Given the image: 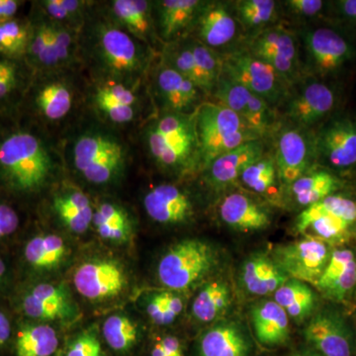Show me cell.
I'll use <instances>...</instances> for the list:
<instances>
[{
  "label": "cell",
  "mask_w": 356,
  "mask_h": 356,
  "mask_svg": "<svg viewBox=\"0 0 356 356\" xmlns=\"http://www.w3.org/2000/svg\"><path fill=\"white\" fill-rule=\"evenodd\" d=\"M146 143L154 163L173 173L199 168L196 110L192 113L166 112L147 128Z\"/></svg>",
  "instance_id": "1"
},
{
  "label": "cell",
  "mask_w": 356,
  "mask_h": 356,
  "mask_svg": "<svg viewBox=\"0 0 356 356\" xmlns=\"http://www.w3.org/2000/svg\"><path fill=\"white\" fill-rule=\"evenodd\" d=\"M54 161L42 140L30 133L17 132L0 144V177L20 193H35L48 184Z\"/></svg>",
  "instance_id": "2"
},
{
  "label": "cell",
  "mask_w": 356,
  "mask_h": 356,
  "mask_svg": "<svg viewBox=\"0 0 356 356\" xmlns=\"http://www.w3.org/2000/svg\"><path fill=\"white\" fill-rule=\"evenodd\" d=\"M196 128L199 168L204 170L222 154L250 140L261 139L238 114L220 102L199 105Z\"/></svg>",
  "instance_id": "3"
},
{
  "label": "cell",
  "mask_w": 356,
  "mask_h": 356,
  "mask_svg": "<svg viewBox=\"0 0 356 356\" xmlns=\"http://www.w3.org/2000/svg\"><path fill=\"white\" fill-rule=\"evenodd\" d=\"M132 282V274L125 262L108 252L88 255L72 273L76 291L95 306L111 305L125 298Z\"/></svg>",
  "instance_id": "4"
},
{
  "label": "cell",
  "mask_w": 356,
  "mask_h": 356,
  "mask_svg": "<svg viewBox=\"0 0 356 356\" xmlns=\"http://www.w3.org/2000/svg\"><path fill=\"white\" fill-rule=\"evenodd\" d=\"M216 264V254L209 243L187 238L175 243L161 255L156 276L166 289L186 291L202 282Z\"/></svg>",
  "instance_id": "5"
},
{
  "label": "cell",
  "mask_w": 356,
  "mask_h": 356,
  "mask_svg": "<svg viewBox=\"0 0 356 356\" xmlns=\"http://www.w3.org/2000/svg\"><path fill=\"white\" fill-rule=\"evenodd\" d=\"M74 165L89 184H113L125 170V147L108 134H84L74 144Z\"/></svg>",
  "instance_id": "6"
},
{
  "label": "cell",
  "mask_w": 356,
  "mask_h": 356,
  "mask_svg": "<svg viewBox=\"0 0 356 356\" xmlns=\"http://www.w3.org/2000/svg\"><path fill=\"white\" fill-rule=\"evenodd\" d=\"M222 74L266 100L271 107L284 102L289 84L261 58L250 51H236L222 56Z\"/></svg>",
  "instance_id": "7"
},
{
  "label": "cell",
  "mask_w": 356,
  "mask_h": 356,
  "mask_svg": "<svg viewBox=\"0 0 356 356\" xmlns=\"http://www.w3.org/2000/svg\"><path fill=\"white\" fill-rule=\"evenodd\" d=\"M95 53L98 63L110 76L132 79L147 64V53L137 39L114 23L96 26Z\"/></svg>",
  "instance_id": "8"
},
{
  "label": "cell",
  "mask_w": 356,
  "mask_h": 356,
  "mask_svg": "<svg viewBox=\"0 0 356 356\" xmlns=\"http://www.w3.org/2000/svg\"><path fill=\"white\" fill-rule=\"evenodd\" d=\"M19 309L28 321L44 324H70L79 316L69 287L58 282L37 283L26 289Z\"/></svg>",
  "instance_id": "9"
},
{
  "label": "cell",
  "mask_w": 356,
  "mask_h": 356,
  "mask_svg": "<svg viewBox=\"0 0 356 356\" xmlns=\"http://www.w3.org/2000/svg\"><path fill=\"white\" fill-rule=\"evenodd\" d=\"M248 51L270 65L289 86L301 76L298 39L286 28H264L250 40Z\"/></svg>",
  "instance_id": "10"
},
{
  "label": "cell",
  "mask_w": 356,
  "mask_h": 356,
  "mask_svg": "<svg viewBox=\"0 0 356 356\" xmlns=\"http://www.w3.org/2000/svg\"><path fill=\"white\" fill-rule=\"evenodd\" d=\"M331 254L327 243L308 236L298 242L276 248L273 261L288 277L316 285Z\"/></svg>",
  "instance_id": "11"
},
{
  "label": "cell",
  "mask_w": 356,
  "mask_h": 356,
  "mask_svg": "<svg viewBox=\"0 0 356 356\" xmlns=\"http://www.w3.org/2000/svg\"><path fill=\"white\" fill-rule=\"evenodd\" d=\"M307 69L327 76L341 70L353 60L355 49L343 35L327 27H317L302 33Z\"/></svg>",
  "instance_id": "12"
},
{
  "label": "cell",
  "mask_w": 356,
  "mask_h": 356,
  "mask_svg": "<svg viewBox=\"0 0 356 356\" xmlns=\"http://www.w3.org/2000/svg\"><path fill=\"white\" fill-rule=\"evenodd\" d=\"M214 95L218 102L238 114L261 139L273 130L275 115L273 107L241 84L221 74Z\"/></svg>",
  "instance_id": "13"
},
{
  "label": "cell",
  "mask_w": 356,
  "mask_h": 356,
  "mask_svg": "<svg viewBox=\"0 0 356 356\" xmlns=\"http://www.w3.org/2000/svg\"><path fill=\"white\" fill-rule=\"evenodd\" d=\"M315 139L316 159L337 170L356 166V119L337 117L320 129Z\"/></svg>",
  "instance_id": "14"
},
{
  "label": "cell",
  "mask_w": 356,
  "mask_h": 356,
  "mask_svg": "<svg viewBox=\"0 0 356 356\" xmlns=\"http://www.w3.org/2000/svg\"><path fill=\"white\" fill-rule=\"evenodd\" d=\"M307 346L322 356H355V339L350 325L337 312H318L303 331Z\"/></svg>",
  "instance_id": "15"
},
{
  "label": "cell",
  "mask_w": 356,
  "mask_h": 356,
  "mask_svg": "<svg viewBox=\"0 0 356 356\" xmlns=\"http://www.w3.org/2000/svg\"><path fill=\"white\" fill-rule=\"evenodd\" d=\"M274 159L281 184L291 186L308 173L315 161V139L306 129L296 126L283 129L278 136Z\"/></svg>",
  "instance_id": "16"
},
{
  "label": "cell",
  "mask_w": 356,
  "mask_h": 356,
  "mask_svg": "<svg viewBox=\"0 0 356 356\" xmlns=\"http://www.w3.org/2000/svg\"><path fill=\"white\" fill-rule=\"evenodd\" d=\"M286 117L299 128L306 129L324 120L337 103L336 91L323 81H307L298 91L288 95Z\"/></svg>",
  "instance_id": "17"
},
{
  "label": "cell",
  "mask_w": 356,
  "mask_h": 356,
  "mask_svg": "<svg viewBox=\"0 0 356 356\" xmlns=\"http://www.w3.org/2000/svg\"><path fill=\"white\" fill-rule=\"evenodd\" d=\"M147 216L163 226H179L189 222L195 214L193 201L186 191L175 184L153 187L144 198Z\"/></svg>",
  "instance_id": "18"
},
{
  "label": "cell",
  "mask_w": 356,
  "mask_h": 356,
  "mask_svg": "<svg viewBox=\"0 0 356 356\" xmlns=\"http://www.w3.org/2000/svg\"><path fill=\"white\" fill-rule=\"evenodd\" d=\"M252 339L243 325L224 321L211 325L198 339V356H252Z\"/></svg>",
  "instance_id": "19"
},
{
  "label": "cell",
  "mask_w": 356,
  "mask_h": 356,
  "mask_svg": "<svg viewBox=\"0 0 356 356\" xmlns=\"http://www.w3.org/2000/svg\"><path fill=\"white\" fill-rule=\"evenodd\" d=\"M199 42L212 50L225 48L238 36V20L224 2H206L195 22Z\"/></svg>",
  "instance_id": "20"
},
{
  "label": "cell",
  "mask_w": 356,
  "mask_h": 356,
  "mask_svg": "<svg viewBox=\"0 0 356 356\" xmlns=\"http://www.w3.org/2000/svg\"><path fill=\"white\" fill-rule=\"evenodd\" d=\"M72 248L62 236L44 233L33 236L26 243L23 261L31 273H56L69 261Z\"/></svg>",
  "instance_id": "21"
},
{
  "label": "cell",
  "mask_w": 356,
  "mask_h": 356,
  "mask_svg": "<svg viewBox=\"0 0 356 356\" xmlns=\"http://www.w3.org/2000/svg\"><path fill=\"white\" fill-rule=\"evenodd\" d=\"M327 298L343 302L356 289V255L350 248L332 252L324 273L316 284Z\"/></svg>",
  "instance_id": "22"
},
{
  "label": "cell",
  "mask_w": 356,
  "mask_h": 356,
  "mask_svg": "<svg viewBox=\"0 0 356 356\" xmlns=\"http://www.w3.org/2000/svg\"><path fill=\"white\" fill-rule=\"evenodd\" d=\"M266 154V144L262 139L250 140L229 153L215 159L207 168V179L212 186L222 188L234 184L248 166Z\"/></svg>",
  "instance_id": "23"
},
{
  "label": "cell",
  "mask_w": 356,
  "mask_h": 356,
  "mask_svg": "<svg viewBox=\"0 0 356 356\" xmlns=\"http://www.w3.org/2000/svg\"><path fill=\"white\" fill-rule=\"evenodd\" d=\"M156 84L168 112L192 113L197 109L194 108L197 106L202 91L170 65H161L156 74Z\"/></svg>",
  "instance_id": "24"
},
{
  "label": "cell",
  "mask_w": 356,
  "mask_h": 356,
  "mask_svg": "<svg viewBox=\"0 0 356 356\" xmlns=\"http://www.w3.org/2000/svg\"><path fill=\"white\" fill-rule=\"evenodd\" d=\"M219 214L225 224L236 231H261L270 225L268 211L240 192L229 194L222 201Z\"/></svg>",
  "instance_id": "25"
},
{
  "label": "cell",
  "mask_w": 356,
  "mask_h": 356,
  "mask_svg": "<svg viewBox=\"0 0 356 356\" xmlns=\"http://www.w3.org/2000/svg\"><path fill=\"white\" fill-rule=\"evenodd\" d=\"M53 210L63 226L74 235H83L92 227L95 208L88 195L74 187L56 194Z\"/></svg>",
  "instance_id": "26"
},
{
  "label": "cell",
  "mask_w": 356,
  "mask_h": 356,
  "mask_svg": "<svg viewBox=\"0 0 356 356\" xmlns=\"http://www.w3.org/2000/svg\"><path fill=\"white\" fill-rule=\"evenodd\" d=\"M255 337L262 346L273 348L289 339V317L275 301L257 304L250 312Z\"/></svg>",
  "instance_id": "27"
},
{
  "label": "cell",
  "mask_w": 356,
  "mask_h": 356,
  "mask_svg": "<svg viewBox=\"0 0 356 356\" xmlns=\"http://www.w3.org/2000/svg\"><path fill=\"white\" fill-rule=\"evenodd\" d=\"M92 227L102 241L116 247H124L132 243L133 218L118 204H98L93 214Z\"/></svg>",
  "instance_id": "28"
},
{
  "label": "cell",
  "mask_w": 356,
  "mask_h": 356,
  "mask_svg": "<svg viewBox=\"0 0 356 356\" xmlns=\"http://www.w3.org/2000/svg\"><path fill=\"white\" fill-rule=\"evenodd\" d=\"M206 2L200 0H163L156 2L159 35L165 41L177 39L192 25Z\"/></svg>",
  "instance_id": "29"
},
{
  "label": "cell",
  "mask_w": 356,
  "mask_h": 356,
  "mask_svg": "<svg viewBox=\"0 0 356 356\" xmlns=\"http://www.w3.org/2000/svg\"><path fill=\"white\" fill-rule=\"evenodd\" d=\"M152 2L144 0H114L112 15L116 25L138 41L149 44L154 37Z\"/></svg>",
  "instance_id": "30"
},
{
  "label": "cell",
  "mask_w": 356,
  "mask_h": 356,
  "mask_svg": "<svg viewBox=\"0 0 356 356\" xmlns=\"http://www.w3.org/2000/svg\"><path fill=\"white\" fill-rule=\"evenodd\" d=\"M289 277L264 254H254L242 268V282L248 293L257 296L275 293Z\"/></svg>",
  "instance_id": "31"
},
{
  "label": "cell",
  "mask_w": 356,
  "mask_h": 356,
  "mask_svg": "<svg viewBox=\"0 0 356 356\" xmlns=\"http://www.w3.org/2000/svg\"><path fill=\"white\" fill-rule=\"evenodd\" d=\"M60 341L55 327L27 321L21 324L14 337L15 356H56Z\"/></svg>",
  "instance_id": "32"
},
{
  "label": "cell",
  "mask_w": 356,
  "mask_h": 356,
  "mask_svg": "<svg viewBox=\"0 0 356 356\" xmlns=\"http://www.w3.org/2000/svg\"><path fill=\"white\" fill-rule=\"evenodd\" d=\"M102 337L116 355H131L142 341V327L132 316L123 312L109 315L102 327Z\"/></svg>",
  "instance_id": "33"
},
{
  "label": "cell",
  "mask_w": 356,
  "mask_h": 356,
  "mask_svg": "<svg viewBox=\"0 0 356 356\" xmlns=\"http://www.w3.org/2000/svg\"><path fill=\"white\" fill-rule=\"evenodd\" d=\"M95 103L110 121L125 124L135 117L137 97L133 90L121 83H108L96 91Z\"/></svg>",
  "instance_id": "34"
},
{
  "label": "cell",
  "mask_w": 356,
  "mask_h": 356,
  "mask_svg": "<svg viewBox=\"0 0 356 356\" xmlns=\"http://www.w3.org/2000/svg\"><path fill=\"white\" fill-rule=\"evenodd\" d=\"M231 301L228 284L222 280L211 281L201 288L192 302V317L201 324H209L221 317Z\"/></svg>",
  "instance_id": "35"
},
{
  "label": "cell",
  "mask_w": 356,
  "mask_h": 356,
  "mask_svg": "<svg viewBox=\"0 0 356 356\" xmlns=\"http://www.w3.org/2000/svg\"><path fill=\"white\" fill-rule=\"evenodd\" d=\"M274 301L284 309L288 317L302 322L313 313L317 296L307 283L289 278L274 293Z\"/></svg>",
  "instance_id": "36"
},
{
  "label": "cell",
  "mask_w": 356,
  "mask_h": 356,
  "mask_svg": "<svg viewBox=\"0 0 356 356\" xmlns=\"http://www.w3.org/2000/svg\"><path fill=\"white\" fill-rule=\"evenodd\" d=\"M290 187L296 202L307 208L334 194L341 187V182L332 173L322 170L306 173Z\"/></svg>",
  "instance_id": "37"
},
{
  "label": "cell",
  "mask_w": 356,
  "mask_h": 356,
  "mask_svg": "<svg viewBox=\"0 0 356 356\" xmlns=\"http://www.w3.org/2000/svg\"><path fill=\"white\" fill-rule=\"evenodd\" d=\"M323 214L332 215L355 225L356 222V201L346 196L332 194L305 208L297 218L296 228L300 233H305L307 227L314 218Z\"/></svg>",
  "instance_id": "38"
},
{
  "label": "cell",
  "mask_w": 356,
  "mask_h": 356,
  "mask_svg": "<svg viewBox=\"0 0 356 356\" xmlns=\"http://www.w3.org/2000/svg\"><path fill=\"white\" fill-rule=\"evenodd\" d=\"M238 22L248 29H264L277 17L278 2L273 0H241L235 2Z\"/></svg>",
  "instance_id": "39"
},
{
  "label": "cell",
  "mask_w": 356,
  "mask_h": 356,
  "mask_svg": "<svg viewBox=\"0 0 356 356\" xmlns=\"http://www.w3.org/2000/svg\"><path fill=\"white\" fill-rule=\"evenodd\" d=\"M36 102L46 118L51 121L60 120L72 109V95L65 84L51 83L41 88Z\"/></svg>",
  "instance_id": "40"
},
{
  "label": "cell",
  "mask_w": 356,
  "mask_h": 356,
  "mask_svg": "<svg viewBox=\"0 0 356 356\" xmlns=\"http://www.w3.org/2000/svg\"><path fill=\"white\" fill-rule=\"evenodd\" d=\"M278 177L277 168L273 156L264 154L261 159L248 166L240 180L250 191L270 195L276 189Z\"/></svg>",
  "instance_id": "41"
},
{
  "label": "cell",
  "mask_w": 356,
  "mask_h": 356,
  "mask_svg": "<svg viewBox=\"0 0 356 356\" xmlns=\"http://www.w3.org/2000/svg\"><path fill=\"white\" fill-rule=\"evenodd\" d=\"M196 65L204 81L208 93L213 92L222 74V58L217 51L208 48L199 41L189 43Z\"/></svg>",
  "instance_id": "42"
},
{
  "label": "cell",
  "mask_w": 356,
  "mask_h": 356,
  "mask_svg": "<svg viewBox=\"0 0 356 356\" xmlns=\"http://www.w3.org/2000/svg\"><path fill=\"white\" fill-rule=\"evenodd\" d=\"M30 54L33 60L44 67H54L60 65L53 44V26L43 23L36 28L30 39Z\"/></svg>",
  "instance_id": "43"
},
{
  "label": "cell",
  "mask_w": 356,
  "mask_h": 356,
  "mask_svg": "<svg viewBox=\"0 0 356 356\" xmlns=\"http://www.w3.org/2000/svg\"><path fill=\"white\" fill-rule=\"evenodd\" d=\"M31 36L24 23L15 19L0 22V53L16 57L24 53Z\"/></svg>",
  "instance_id": "44"
},
{
  "label": "cell",
  "mask_w": 356,
  "mask_h": 356,
  "mask_svg": "<svg viewBox=\"0 0 356 356\" xmlns=\"http://www.w3.org/2000/svg\"><path fill=\"white\" fill-rule=\"evenodd\" d=\"M64 356H107L98 327L90 325L76 332L65 346Z\"/></svg>",
  "instance_id": "45"
},
{
  "label": "cell",
  "mask_w": 356,
  "mask_h": 356,
  "mask_svg": "<svg viewBox=\"0 0 356 356\" xmlns=\"http://www.w3.org/2000/svg\"><path fill=\"white\" fill-rule=\"evenodd\" d=\"M353 226V224L341 218L323 214L312 220L305 233L309 229L315 235L313 238H320L325 243L339 242L350 234Z\"/></svg>",
  "instance_id": "46"
},
{
  "label": "cell",
  "mask_w": 356,
  "mask_h": 356,
  "mask_svg": "<svg viewBox=\"0 0 356 356\" xmlns=\"http://www.w3.org/2000/svg\"><path fill=\"white\" fill-rule=\"evenodd\" d=\"M166 64L170 65L173 69L177 70L182 76L187 77L189 81L195 84L196 86L204 93H208L200 72H199L195 58L191 49L189 44H184L181 48L173 51L170 55V60Z\"/></svg>",
  "instance_id": "47"
},
{
  "label": "cell",
  "mask_w": 356,
  "mask_h": 356,
  "mask_svg": "<svg viewBox=\"0 0 356 356\" xmlns=\"http://www.w3.org/2000/svg\"><path fill=\"white\" fill-rule=\"evenodd\" d=\"M86 1L79 0H46L43 6L47 13L53 19L58 21H70L79 18L83 13Z\"/></svg>",
  "instance_id": "48"
},
{
  "label": "cell",
  "mask_w": 356,
  "mask_h": 356,
  "mask_svg": "<svg viewBox=\"0 0 356 356\" xmlns=\"http://www.w3.org/2000/svg\"><path fill=\"white\" fill-rule=\"evenodd\" d=\"M143 307L147 318L158 325H168L175 322V318L166 311L159 292L149 293L143 298Z\"/></svg>",
  "instance_id": "49"
},
{
  "label": "cell",
  "mask_w": 356,
  "mask_h": 356,
  "mask_svg": "<svg viewBox=\"0 0 356 356\" xmlns=\"http://www.w3.org/2000/svg\"><path fill=\"white\" fill-rule=\"evenodd\" d=\"M283 4L286 7L288 13L302 18L320 15L325 6V2L321 0H287Z\"/></svg>",
  "instance_id": "50"
},
{
  "label": "cell",
  "mask_w": 356,
  "mask_h": 356,
  "mask_svg": "<svg viewBox=\"0 0 356 356\" xmlns=\"http://www.w3.org/2000/svg\"><path fill=\"white\" fill-rule=\"evenodd\" d=\"M53 43L57 53L60 64L70 60V51H72V37L67 28L62 25L53 23Z\"/></svg>",
  "instance_id": "51"
},
{
  "label": "cell",
  "mask_w": 356,
  "mask_h": 356,
  "mask_svg": "<svg viewBox=\"0 0 356 356\" xmlns=\"http://www.w3.org/2000/svg\"><path fill=\"white\" fill-rule=\"evenodd\" d=\"M149 356H184V346L177 337L166 334L156 339Z\"/></svg>",
  "instance_id": "52"
},
{
  "label": "cell",
  "mask_w": 356,
  "mask_h": 356,
  "mask_svg": "<svg viewBox=\"0 0 356 356\" xmlns=\"http://www.w3.org/2000/svg\"><path fill=\"white\" fill-rule=\"evenodd\" d=\"M19 227V217L10 206L0 203V240L15 233Z\"/></svg>",
  "instance_id": "53"
},
{
  "label": "cell",
  "mask_w": 356,
  "mask_h": 356,
  "mask_svg": "<svg viewBox=\"0 0 356 356\" xmlns=\"http://www.w3.org/2000/svg\"><path fill=\"white\" fill-rule=\"evenodd\" d=\"M336 13L344 20L356 24V0H341L334 2Z\"/></svg>",
  "instance_id": "54"
},
{
  "label": "cell",
  "mask_w": 356,
  "mask_h": 356,
  "mask_svg": "<svg viewBox=\"0 0 356 356\" xmlns=\"http://www.w3.org/2000/svg\"><path fill=\"white\" fill-rule=\"evenodd\" d=\"M13 337V327L10 320L4 312L0 310V350L9 343Z\"/></svg>",
  "instance_id": "55"
},
{
  "label": "cell",
  "mask_w": 356,
  "mask_h": 356,
  "mask_svg": "<svg viewBox=\"0 0 356 356\" xmlns=\"http://www.w3.org/2000/svg\"><path fill=\"white\" fill-rule=\"evenodd\" d=\"M17 0H0V22L13 19L20 6Z\"/></svg>",
  "instance_id": "56"
},
{
  "label": "cell",
  "mask_w": 356,
  "mask_h": 356,
  "mask_svg": "<svg viewBox=\"0 0 356 356\" xmlns=\"http://www.w3.org/2000/svg\"><path fill=\"white\" fill-rule=\"evenodd\" d=\"M17 83V76L6 77L0 81V99L6 97L15 88Z\"/></svg>",
  "instance_id": "57"
},
{
  "label": "cell",
  "mask_w": 356,
  "mask_h": 356,
  "mask_svg": "<svg viewBox=\"0 0 356 356\" xmlns=\"http://www.w3.org/2000/svg\"><path fill=\"white\" fill-rule=\"evenodd\" d=\"M10 76H17L15 65L7 60H0V81Z\"/></svg>",
  "instance_id": "58"
},
{
  "label": "cell",
  "mask_w": 356,
  "mask_h": 356,
  "mask_svg": "<svg viewBox=\"0 0 356 356\" xmlns=\"http://www.w3.org/2000/svg\"><path fill=\"white\" fill-rule=\"evenodd\" d=\"M289 356H322L318 355L317 351L311 348L310 346H305L298 350L292 351Z\"/></svg>",
  "instance_id": "59"
},
{
  "label": "cell",
  "mask_w": 356,
  "mask_h": 356,
  "mask_svg": "<svg viewBox=\"0 0 356 356\" xmlns=\"http://www.w3.org/2000/svg\"><path fill=\"white\" fill-rule=\"evenodd\" d=\"M355 355H356V339H355Z\"/></svg>",
  "instance_id": "60"
}]
</instances>
